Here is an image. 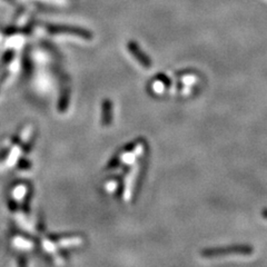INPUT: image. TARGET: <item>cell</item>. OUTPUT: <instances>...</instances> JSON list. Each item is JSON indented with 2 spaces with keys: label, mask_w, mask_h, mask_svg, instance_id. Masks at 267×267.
Here are the masks:
<instances>
[{
  "label": "cell",
  "mask_w": 267,
  "mask_h": 267,
  "mask_svg": "<svg viewBox=\"0 0 267 267\" xmlns=\"http://www.w3.org/2000/svg\"><path fill=\"white\" fill-rule=\"evenodd\" d=\"M254 253V248L250 245L237 244L216 247V248H208L202 252V255L207 258L221 257L226 255H252Z\"/></svg>",
  "instance_id": "6da1fadb"
},
{
  "label": "cell",
  "mask_w": 267,
  "mask_h": 267,
  "mask_svg": "<svg viewBox=\"0 0 267 267\" xmlns=\"http://www.w3.org/2000/svg\"><path fill=\"white\" fill-rule=\"evenodd\" d=\"M49 33L51 34H67V35H73L76 37L86 39V41H90L93 39V34L90 31L82 29L79 27L74 26H65V25H48L47 26Z\"/></svg>",
  "instance_id": "7a4b0ae2"
},
{
  "label": "cell",
  "mask_w": 267,
  "mask_h": 267,
  "mask_svg": "<svg viewBox=\"0 0 267 267\" xmlns=\"http://www.w3.org/2000/svg\"><path fill=\"white\" fill-rule=\"evenodd\" d=\"M128 50L129 53L136 58V61L141 63L143 67H146V68H149L151 66V62L148 58L144 51H143L141 48H139L138 43L136 41H129L128 42Z\"/></svg>",
  "instance_id": "3957f363"
},
{
  "label": "cell",
  "mask_w": 267,
  "mask_h": 267,
  "mask_svg": "<svg viewBox=\"0 0 267 267\" xmlns=\"http://www.w3.org/2000/svg\"><path fill=\"white\" fill-rule=\"evenodd\" d=\"M111 119V103L109 101H105L103 103V123L107 126Z\"/></svg>",
  "instance_id": "277c9868"
},
{
  "label": "cell",
  "mask_w": 267,
  "mask_h": 267,
  "mask_svg": "<svg viewBox=\"0 0 267 267\" xmlns=\"http://www.w3.org/2000/svg\"><path fill=\"white\" fill-rule=\"evenodd\" d=\"M263 217L267 219V209H264L263 210Z\"/></svg>",
  "instance_id": "5b68a950"
},
{
  "label": "cell",
  "mask_w": 267,
  "mask_h": 267,
  "mask_svg": "<svg viewBox=\"0 0 267 267\" xmlns=\"http://www.w3.org/2000/svg\"><path fill=\"white\" fill-rule=\"evenodd\" d=\"M5 1L11 3V5H15V0H5Z\"/></svg>",
  "instance_id": "8992f818"
}]
</instances>
